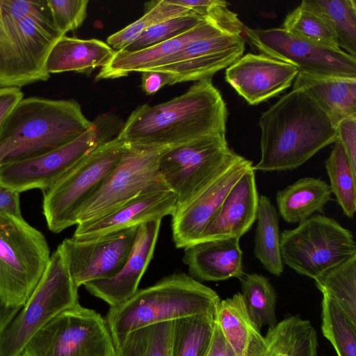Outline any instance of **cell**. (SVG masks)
Here are the masks:
<instances>
[{
    "instance_id": "6da1fadb",
    "label": "cell",
    "mask_w": 356,
    "mask_h": 356,
    "mask_svg": "<svg viewBox=\"0 0 356 356\" xmlns=\"http://www.w3.org/2000/svg\"><path fill=\"white\" fill-rule=\"evenodd\" d=\"M227 109L211 78L196 81L186 92L129 116L116 136L126 144L175 147L214 134H225Z\"/></svg>"
},
{
    "instance_id": "7a4b0ae2",
    "label": "cell",
    "mask_w": 356,
    "mask_h": 356,
    "mask_svg": "<svg viewBox=\"0 0 356 356\" xmlns=\"http://www.w3.org/2000/svg\"><path fill=\"white\" fill-rule=\"evenodd\" d=\"M261 158L254 170L296 169L337 138L327 115L305 92L292 89L259 118Z\"/></svg>"
},
{
    "instance_id": "3957f363",
    "label": "cell",
    "mask_w": 356,
    "mask_h": 356,
    "mask_svg": "<svg viewBox=\"0 0 356 356\" xmlns=\"http://www.w3.org/2000/svg\"><path fill=\"white\" fill-rule=\"evenodd\" d=\"M62 36L47 0H0V88L48 80L47 56Z\"/></svg>"
},
{
    "instance_id": "277c9868",
    "label": "cell",
    "mask_w": 356,
    "mask_h": 356,
    "mask_svg": "<svg viewBox=\"0 0 356 356\" xmlns=\"http://www.w3.org/2000/svg\"><path fill=\"white\" fill-rule=\"evenodd\" d=\"M92 125L74 99L23 98L0 133V165L54 150Z\"/></svg>"
},
{
    "instance_id": "5b68a950",
    "label": "cell",
    "mask_w": 356,
    "mask_h": 356,
    "mask_svg": "<svg viewBox=\"0 0 356 356\" xmlns=\"http://www.w3.org/2000/svg\"><path fill=\"white\" fill-rule=\"evenodd\" d=\"M218 293L184 273L168 275L138 289L126 302L110 307L105 320L113 341L136 329L195 315L215 318Z\"/></svg>"
},
{
    "instance_id": "8992f818",
    "label": "cell",
    "mask_w": 356,
    "mask_h": 356,
    "mask_svg": "<svg viewBox=\"0 0 356 356\" xmlns=\"http://www.w3.org/2000/svg\"><path fill=\"white\" fill-rule=\"evenodd\" d=\"M44 236L23 217L0 212V300L22 308L37 286L49 260Z\"/></svg>"
},
{
    "instance_id": "52a82bcc",
    "label": "cell",
    "mask_w": 356,
    "mask_h": 356,
    "mask_svg": "<svg viewBox=\"0 0 356 356\" xmlns=\"http://www.w3.org/2000/svg\"><path fill=\"white\" fill-rule=\"evenodd\" d=\"M78 289L58 245L32 294L0 334V356H22L28 342L42 327L79 302Z\"/></svg>"
},
{
    "instance_id": "ba28073f",
    "label": "cell",
    "mask_w": 356,
    "mask_h": 356,
    "mask_svg": "<svg viewBox=\"0 0 356 356\" xmlns=\"http://www.w3.org/2000/svg\"><path fill=\"white\" fill-rule=\"evenodd\" d=\"M125 145L117 137L100 145L43 193V214L51 232L77 225L79 212L116 167Z\"/></svg>"
},
{
    "instance_id": "9c48e42d",
    "label": "cell",
    "mask_w": 356,
    "mask_h": 356,
    "mask_svg": "<svg viewBox=\"0 0 356 356\" xmlns=\"http://www.w3.org/2000/svg\"><path fill=\"white\" fill-rule=\"evenodd\" d=\"M284 264L314 280L356 257L353 233L334 219L314 214L280 234Z\"/></svg>"
},
{
    "instance_id": "30bf717a",
    "label": "cell",
    "mask_w": 356,
    "mask_h": 356,
    "mask_svg": "<svg viewBox=\"0 0 356 356\" xmlns=\"http://www.w3.org/2000/svg\"><path fill=\"white\" fill-rule=\"evenodd\" d=\"M238 155L229 148L225 134L205 136L166 150L159 159V170L176 196L175 211L202 193Z\"/></svg>"
},
{
    "instance_id": "8fae6325",
    "label": "cell",
    "mask_w": 356,
    "mask_h": 356,
    "mask_svg": "<svg viewBox=\"0 0 356 356\" xmlns=\"http://www.w3.org/2000/svg\"><path fill=\"white\" fill-rule=\"evenodd\" d=\"M115 352L105 318L77 302L42 327L22 356H115Z\"/></svg>"
},
{
    "instance_id": "7c38bea8",
    "label": "cell",
    "mask_w": 356,
    "mask_h": 356,
    "mask_svg": "<svg viewBox=\"0 0 356 356\" xmlns=\"http://www.w3.org/2000/svg\"><path fill=\"white\" fill-rule=\"evenodd\" d=\"M168 149L126 144L116 167L81 209L77 224L102 217L142 193L170 190L159 170Z\"/></svg>"
},
{
    "instance_id": "4fadbf2b",
    "label": "cell",
    "mask_w": 356,
    "mask_h": 356,
    "mask_svg": "<svg viewBox=\"0 0 356 356\" xmlns=\"http://www.w3.org/2000/svg\"><path fill=\"white\" fill-rule=\"evenodd\" d=\"M245 37L261 54L295 66L298 72L356 78V58L342 49L321 46L282 27L251 29L246 26Z\"/></svg>"
},
{
    "instance_id": "5bb4252c",
    "label": "cell",
    "mask_w": 356,
    "mask_h": 356,
    "mask_svg": "<svg viewBox=\"0 0 356 356\" xmlns=\"http://www.w3.org/2000/svg\"><path fill=\"white\" fill-rule=\"evenodd\" d=\"M93 125L72 142L51 152L0 165V186L19 193L52 188L84 156L109 140Z\"/></svg>"
},
{
    "instance_id": "9a60e30c",
    "label": "cell",
    "mask_w": 356,
    "mask_h": 356,
    "mask_svg": "<svg viewBox=\"0 0 356 356\" xmlns=\"http://www.w3.org/2000/svg\"><path fill=\"white\" fill-rule=\"evenodd\" d=\"M245 40L222 29L195 40L148 70L170 74L172 85L211 78L241 58Z\"/></svg>"
},
{
    "instance_id": "2e32d148",
    "label": "cell",
    "mask_w": 356,
    "mask_h": 356,
    "mask_svg": "<svg viewBox=\"0 0 356 356\" xmlns=\"http://www.w3.org/2000/svg\"><path fill=\"white\" fill-rule=\"evenodd\" d=\"M138 228V226L88 240L65 238L59 245L76 286L111 278L118 274L131 252Z\"/></svg>"
},
{
    "instance_id": "e0dca14e",
    "label": "cell",
    "mask_w": 356,
    "mask_h": 356,
    "mask_svg": "<svg viewBox=\"0 0 356 356\" xmlns=\"http://www.w3.org/2000/svg\"><path fill=\"white\" fill-rule=\"evenodd\" d=\"M252 166V161L238 155L202 193L174 212L171 227L172 239L177 248H186L198 242L204 229L229 191Z\"/></svg>"
},
{
    "instance_id": "ac0fdd59",
    "label": "cell",
    "mask_w": 356,
    "mask_h": 356,
    "mask_svg": "<svg viewBox=\"0 0 356 356\" xmlns=\"http://www.w3.org/2000/svg\"><path fill=\"white\" fill-rule=\"evenodd\" d=\"M298 73L288 63L248 53L227 67L225 80L249 104L257 105L291 86Z\"/></svg>"
},
{
    "instance_id": "d6986e66",
    "label": "cell",
    "mask_w": 356,
    "mask_h": 356,
    "mask_svg": "<svg viewBox=\"0 0 356 356\" xmlns=\"http://www.w3.org/2000/svg\"><path fill=\"white\" fill-rule=\"evenodd\" d=\"M161 222L156 220L140 225L131 252L120 272L111 278L86 283V289L110 307L132 297L154 254Z\"/></svg>"
},
{
    "instance_id": "ffe728a7",
    "label": "cell",
    "mask_w": 356,
    "mask_h": 356,
    "mask_svg": "<svg viewBox=\"0 0 356 356\" xmlns=\"http://www.w3.org/2000/svg\"><path fill=\"white\" fill-rule=\"evenodd\" d=\"M177 206L170 190L142 193L118 209L97 219L79 223L72 236L88 240L172 216Z\"/></svg>"
},
{
    "instance_id": "44dd1931",
    "label": "cell",
    "mask_w": 356,
    "mask_h": 356,
    "mask_svg": "<svg viewBox=\"0 0 356 356\" xmlns=\"http://www.w3.org/2000/svg\"><path fill=\"white\" fill-rule=\"evenodd\" d=\"M259 196L253 166L234 185L212 217L198 242L240 238L256 220Z\"/></svg>"
},
{
    "instance_id": "7402d4cb",
    "label": "cell",
    "mask_w": 356,
    "mask_h": 356,
    "mask_svg": "<svg viewBox=\"0 0 356 356\" xmlns=\"http://www.w3.org/2000/svg\"><path fill=\"white\" fill-rule=\"evenodd\" d=\"M238 238L197 242L184 248V263L192 277L218 282L244 274Z\"/></svg>"
},
{
    "instance_id": "603a6c76",
    "label": "cell",
    "mask_w": 356,
    "mask_h": 356,
    "mask_svg": "<svg viewBox=\"0 0 356 356\" xmlns=\"http://www.w3.org/2000/svg\"><path fill=\"white\" fill-rule=\"evenodd\" d=\"M318 337L309 321L297 316L287 317L263 336L256 331L245 356H317Z\"/></svg>"
},
{
    "instance_id": "cb8c5ba5",
    "label": "cell",
    "mask_w": 356,
    "mask_h": 356,
    "mask_svg": "<svg viewBox=\"0 0 356 356\" xmlns=\"http://www.w3.org/2000/svg\"><path fill=\"white\" fill-rule=\"evenodd\" d=\"M218 29L221 28L205 18L192 29L167 41L136 51H115L108 64L99 70L96 81L118 79L134 72H142L152 69L160 61L180 51L192 41Z\"/></svg>"
},
{
    "instance_id": "d4e9b609",
    "label": "cell",
    "mask_w": 356,
    "mask_h": 356,
    "mask_svg": "<svg viewBox=\"0 0 356 356\" xmlns=\"http://www.w3.org/2000/svg\"><path fill=\"white\" fill-rule=\"evenodd\" d=\"M293 89H300L311 97L335 128L356 115V78L298 72Z\"/></svg>"
},
{
    "instance_id": "484cf974",
    "label": "cell",
    "mask_w": 356,
    "mask_h": 356,
    "mask_svg": "<svg viewBox=\"0 0 356 356\" xmlns=\"http://www.w3.org/2000/svg\"><path fill=\"white\" fill-rule=\"evenodd\" d=\"M115 50L97 39H80L63 35L51 49L45 69L49 74L66 72L90 73L105 67Z\"/></svg>"
},
{
    "instance_id": "4316f807",
    "label": "cell",
    "mask_w": 356,
    "mask_h": 356,
    "mask_svg": "<svg viewBox=\"0 0 356 356\" xmlns=\"http://www.w3.org/2000/svg\"><path fill=\"white\" fill-rule=\"evenodd\" d=\"M331 190L320 178L304 177L279 191L276 203L282 218L289 223H300L321 213L331 199Z\"/></svg>"
},
{
    "instance_id": "83f0119b",
    "label": "cell",
    "mask_w": 356,
    "mask_h": 356,
    "mask_svg": "<svg viewBox=\"0 0 356 356\" xmlns=\"http://www.w3.org/2000/svg\"><path fill=\"white\" fill-rule=\"evenodd\" d=\"M254 253L264 268L277 277L284 271L277 210L269 197L261 195L257 213Z\"/></svg>"
},
{
    "instance_id": "f1b7e54d",
    "label": "cell",
    "mask_w": 356,
    "mask_h": 356,
    "mask_svg": "<svg viewBox=\"0 0 356 356\" xmlns=\"http://www.w3.org/2000/svg\"><path fill=\"white\" fill-rule=\"evenodd\" d=\"M327 26L339 48L356 56V2L354 0H304L300 4Z\"/></svg>"
},
{
    "instance_id": "f546056e",
    "label": "cell",
    "mask_w": 356,
    "mask_h": 356,
    "mask_svg": "<svg viewBox=\"0 0 356 356\" xmlns=\"http://www.w3.org/2000/svg\"><path fill=\"white\" fill-rule=\"evenodd\" d=\"M215 321L235 355L245 356L253 334L259 330L252 323L241 293L220 300Z\"/></svg>"
},
{
    "instance_id": "4dcf8cb0",
    "label": "cell",
    "mask_w": 356,
    "mask_h": 356,
    "mask_svg": "<svg viewBox=\"0 0 356 356\" xmlns=\"http://www.w3.org/2000/svg\"><path fill=\"white\" fill-rule=\"evenodd\" d=\"M215 318L195 315L175 320L171 336V356H205L211 346Z\"/></svg>"
},
{
    "instance_id": "1f68e13d",
    "label": "cell",
    "mask_w": 356,
    "mask_h": 356,
    "mask_svg": "<svg viewBox=\"0 0 356 356\" xmlns=\"http://www.w3.org/2000/svg\"><path fill=\"white\" fill-rule=\"evenodd\" d=\"M173 321L133 330L114 341L115 356H171Z\"/></svg>"
},
{
    "instance_id": "d6a6232c",
    "label": "cell",
    "mask_w": 356,
    "mask_h": 356,
    "mask_svg": "<svg viewBox=\"0 0 356 356\" xmlns=\"http://www.w3.org/2000/svg\"><path fill=\"white\" fill-rule=\"evenodd\" d=\"M241 281L242 297L249 317L259 330L277 324L276 292L270 281L257 273H244Z\"/></svg>"
},
{
    "instance_id": "836d02e7",
    "label": "cell",
    "mask_w": 356,
    "mask_h": 356,
    "mask_svg": "<svg viewBox=\"0 0 356 356\" xmlns=\"http://www.w3.org/2000/svg\"><path fill=\"white\" fill-rule=\"evenodd\" d=\"M325 165L332 193H334L344 215L353 218L356 211V172L337 138L325 161Z\"/></svg>"
},
{
    "instance_id": "e575fe53",
    "label": "cell",
    "mask_w": 356,
    "mask_h": 356,
    "mask_svg": "<svg viewBox=\"0 0 356 356\" xmlns=\"http://www.w3.org/2000/svg\"><path fill=\"white\" fill-rule=\"evenodd\" d=\"M318 289L333 300L356 324V257L314 280Z\"/></svg>"
},
{
    "instance_id": "d590c367",
    "label": "cell",
    "mask_w": 356,
    "mask_h": 356,
    "mask_svg": "<svg viewBox=\"0 0 356 356\" xmlns=\"http://www.w3.org/2000/svg\"><path fill=\"white\" fill-rule=\"evenodd\" d=\"M321 330L338 356H356V324L329 296L322 294Z\"/></svg>"
},
{
    "instance_id": "8d00e7d4",
    "label": "cell",
    "mask_w": 356,
    "mask_h": 356,
    "mask_svg": "<svg viewBox=\"0 0 356 356\" xmlns=\"http://www.w3.org/2000/svg\"><path fill=\"white\" fill-rule=\"evenodd\" d=\"M145 7V13L140 18L108 37L106 43L114 50L123 49L152 26L191 12L188 8L171 3L169 0L147 2Z\"/></svg>"
},
{
    "instance_id": "74e56055",
    "label": "cell",
    "mask_w": 356,
    "mask_h": 356,
    "mask_svg": "<svg viewBox=\"0 0 356 356\" xmlns=\"http://www.w3.org/2000/svg\"><path fill=\"white\" fill-rule=\"evenodd\" d=\"M282 28L321 46L341 49L326 24L300 5L286 15Z\"/></svg>"
},
{
    "instance_id": "f35d334b",
    "label": "cell",
    "mask_w": 356,
    "mask_h": 356,
    "mask_svg": "<svg viewBox=\"0 0 356 356\" xmlns=\"http://www.w3.org/2000/svg\"><path fill=\"white\" fill-rule=\"evenodd\" d=\"M204 19L191 11L163 21L144 31L136 40L122 50L136 51L167 41L192 29Z\"/></svg>"
},
{
    "instance_id": "ab89813d",
    "label": "cell",
    "mask_w": 356,
    "mask_h": 356,
    "mask_svg": "<svg viewBox=\"0 0 356 356\" xmlns=\"http://www.w3.org/2000/svg\"><path fill=\"white\" fill-rule=\"evenodd\" d=\"M55 26L63 35L78 29L87 16L88 0H47Z\"/></svg>"
},
{
    "instance_id": "60d3db41",
    "label": "cell",
    "mask_w": 356,
    "mask_h": 356,
    "mask_svg": "<svg viewBox=\"0 0 356 356\" xmlns=\"http://www.w3.org/2000/svg\"><path fill=\"white\" fill-rule=\"evenodd\" d=\"M340 141L353 169L356 172V115L342 120L336 127Z\"/></svg>"
},
{
    "instance_id": "b9f144b4",
    "label": "cell",
    "mask_w": 356,
    "mask_h": 356,
    "mask_svg": "<svg viewBox=\"0 0 356 356\" xmlns=\"http://www.w3.org/2000/svg\"><path fill=\"white\" fill-rule=\"evenodd\" d=\"M23 97L24 94L20 88H0V133L8 116Z\"/></svg>"
},
{
    "instance_id": "7bdbcfd3",
    "label": "cell",
    "mask_w": 356,
    "mask_h": 356,
    "mask_svg": "<svg viewBox=\"0 0 356 356\" xmlns=\"http://www.w3.org/2000/svg\"><path fill=\"white\" fill-rule=\"evenodd\" d=\"M141 73V87L147 95H153L166 85H172L170 74L154 70H145Z\"/></svg>"
},
{
    "instance_id": "ee69618b",
    "label": "cell",
    "mask_w": 356,
    "mask_h": 356,
    "mask_svg": "<svg viewBox=\"0 0 356 356\" xmlns=\"http://www.w3.org/2000/svg\"><path fill=\"white\" fill-rule=\"evenodd\" d=\"M0 212L22 217L19 192L0 186Z\"/></svg>"
},
{
    "instance_id": "f6af8a7d",
    "label": "cell",
    "mask_w": 356,
    "mask_h": 356,
    "mask_svg": "<svg viewBox=\"0 0 356 356\" xmlns=\"http://www.w3.org/2000/svg\"><path fill=\"white\" fill-rule=\"evenodd\" d=\"M205 356H236L216 323L212 341Z\"/></svg>"
},
{
    "instance_id": "bcb514c9",
    "label": "cell",
    "mask_w": 356,
    "mask_h": 356,
    "mask_svg": "<svg viewBox=\"0 0 356 356\" xmlns=\"http://www.w3.org/2000/svg\"><path fill=\"white\" fill-rule=\"evenodd\" d=\"M20 309L7 307L0 300V334Z\"/></svg>"
}]
</instances>
